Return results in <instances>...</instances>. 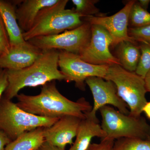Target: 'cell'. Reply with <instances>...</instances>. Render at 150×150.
<instances>
[{"label":"cell","mask_w":150,"mask_h":150,"mask_svg":"<svg viewBox=\"0 0 150 150\" xmlns=\"http://www.w3.org/2000/svg\"><path fill=\"white\" fill-rule=\"evenodd\" d=\"M16 98V104L22 110L46 118H59L72 115L84 119L85 113L92 108L84 98L73 101L63 96L56 87V81L42 86L39 94L30 96L21 93Z\"/></svg>","instance_id":"1"},{"label":"cell","mask_w":150,"mask_h":150,"mask_svg":"<svg viewBox=\"0 0 150 150\" xmlns=\"http://www.w3.org/2000/svg\"><path fill=\"white\" fill-rule=\"evenodd\" d=\"M59 50L43 51L31 66L23 69L7 70L8 86L4 96L11 100L26 87H35L54 81L64 80L65 77L59 69Z\"/></svg>","instance_id":"2"},{"label":"cell","mask_w":150,"mask_h":150,"mask_svg":"<svg viewBox=\"0 0 150 150\" xmlns=\"http://www.w3.org/2000/svg\"><path fill=\"white\" fill-rule=\"evenodd\" d=\"M68 2L59 0L54 5L42 9L32 28L23 33L24 40L27 41L35 37L57 35L81 25L84 21L74 9L66 8Z\"/></svg>","instance_id":"3"},{"label":"cell","mask_w":150,"mask_h":150,"mask_svg":"<svg viewBox=\"0 0 150 150\" xmlns=\"http://www.w3.org/2000/svg\"><path fill=\"white\" fill-rule=\"evenodd\" d=\"M104 79L115 85L118 96L128 106L129 115L141 116L143 108L148 102L144 79L119 65L109 66Z\"/></svg>","instance_id":"4"},{"label":"cell","mask_w":150,"mask_h":150,"mask_svg":"<svg viewBox=\"0 0 150 150\" xmlns=\"http://www.w3.org/2000/svg\"><path fill=\"white\" fill-rule=\"evenodd\" d=\"M59 118H46L28 113L4 95L0 99V130L11 141L25 132L50 127Z\"/></svg>","instance_id":"5"},{"label":"cell","mask_w":150,"mask_h":150,"mask_svg":"<svg viewBox=\"0 0 150 150\" xmlns=\"http://www.w3.org/2000/svg\"><path fill=\"white\" fill-rule=\"evenodd\" d=\"M99 111L102 117L101 126L106 134L105 139L115 141L150 137V125L144 117L126 115L110 105L103 106Z\"/></svg>","instance_id":"6"},{"label":"cell","mask_w":150,"mask_h":150,"mask_svg":"<svg viewBox=\"0 0 150 150\" xmlns=\"http://www.w3.org/2000/svg\"><path fill=\"white\" fill-rule=\"evenodd\" d=\"M80 26L57 35L40 36L28 42L42 51L56 49L79 55L90 42L91 25L84 21Z\"/></svg>","instance_id":"7"},{"label":"cell","mask_w":150,"mask_h":150,"mask_svg":"<svg viewBox=\"0 0 150 150\" xmlns=\"http://www.w3.org/2000/svg\"><path fill=\"white\" fill-rule=\"evenodd\" d=\"M59 67L67 82H74L76 87L85 90V81L91 77L105 79L109 66L95 65L83 61L79 55L59 50Z\"/></svg>","instance_id":"8"},{"label":"cell","mask_w":150,"mask_h":150,"mask_svg":"<svg viewBox=\"0 0 150 150\" xmlns=\"http://www.w3.org/2000/svg\"><path fill=\"white\" fill-rule=\"evenodd\" d=\"M86 84L89 88L93 98V105L91 111L85 113L86 117L99 122L97 112L103 106L112 105L126 115H129L127 105L118 96L114 83L102 78L91 77L86 79Z\"/></svg>","instance_id":"9"},{"label":"cell","mask_w":150,"mask_h":150,"mask_svg":"<svg viewBox=\"0 0 150 150\" xmlns=\"http://www.w3.org/2000/svg\"><path fill=\"white\" fill-rule=\"evenodd\" d=\"M91 29L90 42L78 55L84 62L91 64L121 66L118 59L109 50L112 39L107 30L100 25L94 24L91 25Z\"/></svg>","instance_id":"10"},{"label":"cell","mask_w":150,"mask_h":150,"mask_svg":"<svg viewBox=\"0 0 150 150\" xmlns=\"http://www.w3.org/2000/svg\"><path fill=\"white\" fill-rule=\"evenodd\" d=\"M136 1H129L122 9L111 16H90L83 19L90 24L100 25L106 30L112 38V47L117 46L123 41L137 43L129 36L128 28L130 11Z\"/></svg>","instance_id":"11"},{"label":"cell","mask_w":150,"mask_h":150,"mask_svg":"<svg viewBox=\"0 0 150 150\" xmlns=\"http://www.w3.org/2000/svg\"><path fill=\"white\" fill-rule=\"evenodd\" d=\"M83 119L72 115H67L59 118L52 126L43 128L45 142L65 150L67 145L71 146L73 139L76 136L79 125Z\"/></svg>","instance_id":"12"},{"label":"cell","mask_w":150,"mask_h":150,"mask_svg":"<svg viewBox=\"0 0 150 150\" xmlns=\"http://www.w3.org/2000/svg\"><path fill=\"white\" fill-rule=\"evenodd\" d=\"M43 51L28 41L11 46L8 53L0 56V68L19 70L31 66L41 55Z\"/></svg>","instance_id":"13"},{"label":"cell","mask_w":150,"mask_h":150,"mask_svg":"<svg viewBox=\"0 0 150 150\" xmlns=\"http://www.w3.org/2000/svg\"><path fill=\"white\" fill-rule=\"evenodd\" d=\"M59 0H23L20 1L16 9L18 23L23 33L32 28L40 11L51 6Z\"/></svg>","instance_id":"14"},{"label":"cell","mask_w":150,"mask_h":150,"mask_svg":"<svg viewBox=\"0 0 150 150\" xmlns=\"http://www.w3.org/2000/svg\"><path fill=\"white\" fill-rule=\"evenodd\" d=\"M20 1L0 0V14L8 34L11 46L25 42L17 19L16 9Z\"/></svg>","instance_id":"15"},{"label":"cell","mask_w":150,"mask_h":150,"mask_svg":"<svg viewBox=\"0 0 150 150\" xmlns=\"http://www.w3.org/2000/svg\"><path fill=\"white\" fill-rule=\"evenodd\" d=\"M95 137L102 139L106 137V134L99 122L86 117L81 120L76 139L69 150H86Z\"/></svg>","instance_id":"16"},{"label":"cell","mask_w":150,"mask_h":150,"mask_svg":"<svg viewBox=\"0 0 150 150\" xmlns=\"http://www.w3.org/2000/svg\"><path fill=\"white\" fill-rule=\"evenodd\" d=\"M116 54L120 65L130 72H135L141 56L139 45L129 41H123L117 45Z\"/></svg>","instance_id":"17"},{"label":"cell","mask_w":150,"mask_h":150,"mask_svg":"<svg viewBox=\"0 0 150 150\" xmlns=\"http://www.w3.org/2000/svg\"><path fill=\"white\" fill-rule=\"evenodd\" d=\"M43 128L25 132L11 141L4 150H38L44 142Z\"/></svg>","instance_id":"18"},{"label":"cell","mask_w":150,"mask_h":150,"mask_svg":"<svg viewBox=\"0 0 150 150\" xmlns=\"http://www.w3.org/2000/svg\"><path fill=\"white\" fill-rule=\"evenodd\" d=\"M112 150H150V137L144 139H118L114 142Z\"/></svg>","instance_id":"19"},{"label":"cell","mask_w":150,"mask_h":150,"mask_svg":"<svg viewBox=\"0 0 150 150\" xmlns=\"http://www.w3.org/2000/svg\"><path fill=\"white\" fill-rule=\"evenodd\" d=\"M131 28H140L150 25V13L136 1L132 6L129 17Z\"/></svg>","instance_id":"20"},{"label":"cell","mask_w":150,"mask_h":150,"mask_svg":"<svg viewBox=\"0 0 150 150\" xmlns=\"http://www.w3.org/2000/svg\"><path fill=\"white\" fill-rule=\"evenodd\" d=\"M74 5V10L83 18L90 16H99V10L96 7V4L99 1L97 0H72Z\"/></svg>","instance_id":"21"},{"label":"cell","mask_w":150,"mask_h":150,"mask_svg":"<svg viewBox=\"0 0 150 150\" xmlns=\"http://www.w3.org/2000/svg\"><path fill=\"white\" fill-rule=\"evenodd\" d=\"M140 43L141 56L135 73L144 79L150 71V43Z\"/></svg>","instance_id":"22"},{"label":"cell","mask_w":150,"mask_h":150,"mask_svg":"<svg viewBox=\"0 0 150 150\" xmlns=\"http://www.w3.org/2000/svg\"><path fill=\"white\" fill-rule=\"evenodd\" d=\"M128 34L137 43H150V25L142 27L130 28Z\"/></svg>","instance_id":"23"},{"label":"cell","mask_w":150,"mask_h":150,"mask_svg":"<svg viewBox=\"0 0 150 150\" xmlns=\"http://www.w3.org/2000/svg\"><path fill=\"white\" fill-rule=\"evenodd\" d=\"M11 46L8 34L0 14V56L7 54Z\"/></svg>","instance_id":"24"},{"label":"cell","mask_w":150,"mask_h":150,"mask_svg":"<svg viewBox=\"0 0 150 150\" xmlns=\"http://www.w3.org/2000/svg\"><path fill=\"white\" fill-rule=\"evenodd\" d=\"M115 141L108 139H102L99 143L91 144L86 150H112Z\"/></svg>","instance_id":"25"},{"label":"cell","mask_w":150,"mask_h":150,"mask_svg":"<svg viewBox=\"0 0 150 150\" xmlns=\"http://www.w3.org/2000/svg\"><path fill=\"white\" fill-rule=\"evenodd\" d=\"M7 69L0 68V99L8 86Z\"/></svg>","instance_id":"26"},{"label":"cell","mask_w":150,"mask_h":150,"mask_svg":"<svg viewBox=\"0 0 150 150\" xmlns=\"http://www.w3.org/2000/svg\"><path fill=\"white\" fill-rule=\"evenodd\" d=\"M11 142L7 136L0 130V150H4L6 146Z\"/></svg>","instance_id":"27"},{"label":"cell","mask_w":150,"mask_h":150,"mask_svg":"<svg viewBox=\"0 0 150 150\" xmlns=\"http://www.w3.org/2000/svg\"><path fill=\"white\" fill-rule=\"evenodd\" d=\"M38 150H65L62 149L60 148L48 144L47 142H44L43 144L40 146V148Z\"/></svg>","instance_id":"28"},{"label":"cell","mask_w":150,"mask_h":150,"mask_svg":"<svg viewBox=\"0 0 150 150\" xmlns=\"http://www.w3.org/2000/svg\"><path fill=\"white\" fill-rule=\"evenodd\" d=\"M144 81L147 91L150 93V71L145 76Z\"/></svg>","instance_id":"29"},{"label":"cell","mask_w":150,"mask_h":150,"mask_svg":"<svg viewBox=\"0 0 150 150\" xmlns=\"http://www.w3.org/2000/svg\"><path fill=\"white\" fill-rule=\"evenodd\" d=\"M143 112H144L147 117L150 119V101L147 102L143 108Z\"/></svg>","instance_id":"30"},{"label":"cell","mask_w":150,"mask_h":150,"mask_svg":"<svg viewBox=\"0 0 150 150\" xmlns=\"http://www.w3.org/2000/svg\"><path fill=\"white\" fill-rule=\"evenodd\" d=\"M139 4L144 9L147 10L149 4L150 3V0H140L138 1Z\"/></svg>","instance_id":"31"}]
</instances>
